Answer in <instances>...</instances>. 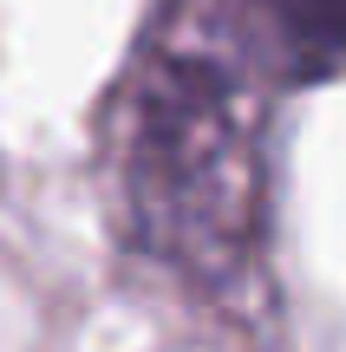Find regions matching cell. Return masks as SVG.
I'll use <instances>...</instances> for the list:
<instances>
[{
  "label": "cell",
  "mask_w": 346,
  "mask_h": 352,
  "mask_svg": "<svg viewBox=\"0 0 346 352\" xmlns=\"http://www.w3.org/2000/svg\"><path fill=\"white\" fill-rule=\"evenodd\" d=\"M118 202L144 254L196 287H235L261 248V138L209 52H157L125 85Z\"/></svg>",
  "instance_id": "cell-1"
},
{
  "label": "cell",
  "mask_w": 346,
  "mask_h": 352,
  "mask_svg": "<svg viewBox=\"0 0 346 352\" xmlns=\"http://www.w3.org/2000/svg\"><path fill=\"white\" fill-rule=\"evenodd\" d=\"M268 20L274 39H288L307 59H346V0H242Z\"/></svg>",
  "instance_id": "cell-2"
}]
</instances>
